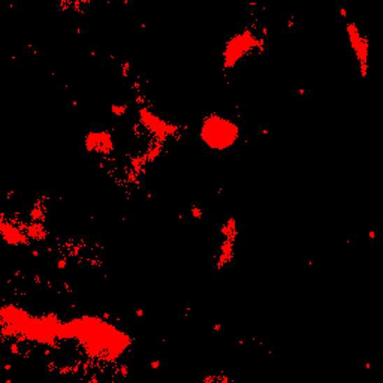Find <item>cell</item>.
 <instances>
[{
	"instance_id": "1",
	"label": "cell",
	"mask_w": 383,
	"mask_h": 383,
	"mask_svg": "<svg viewBox=\"0 0 383 383\" xmlns=\"http://www.w3.org/2000/svg\"><path fill=\"white\" fill-rule=\"evenodd\" d=\"M207 143L215 150H228L240 140V126L225 117L215 115L207 122Z\"/></svg>"
}]
</instances>
